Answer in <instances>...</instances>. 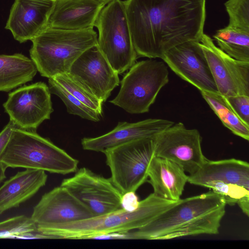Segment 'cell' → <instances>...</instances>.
I'll return each instance as SVG.
<instances>
[{"label":"cell","mask_w":249,"mask_h":249,"mask_svg":"<svg viewBox=\"0 0 249 249\" xmlns=\"http://www.w3.org/2000/svg\"><path fill=\"white\" fill-rule=\"evenodd\" d=\"M124 9L138 57L160 58L173 47L199 42L206 0H125Z\"/></svg>","instance_id":"cell-1"},{"label":"cell","mask_w":249,"mask_h":249,"mask_svg":"<svg viewBox=\"0 0 249 249\" xmlns=\"http://www.w3.org/2000/svg\"><path fill=\"white\" fill-rule=\"evenodd\" d=\"M226 203L210 190L180 199L146 225L125 233V239L168 240L199 234H217Z\"/></svg>","instance_id":"cell-2"},{"label":"cell","mask_w":249,"mask_h":249,"mask_svg":"<svg viewBox=\"0 0 249 249\" xmlns=\"http://www.w3.org/2000/svg\"><path fill=\"white\" fill-rule=\"evenodd\" d=\"M161 198L154 193L140 201L138 208L129 212L121 208L104 215L75 222L56 224L38 231L52 239H85L138 229L151 222L180 200Z\"/></svg>","instance_id":"cell-3"},{"label":"cell","mask_w":249,"mask_h":249,"mask_svg":"<svg viewBox=\"0 0 249 249\" xmlns=\"http://www.w3.org/2000/svg\"><path fill=\"white\" fill-rule=\"evenodd\" d=\"M97 36L93 28L69 30L47 26L31 40L30 58L43 77L67 73L83 52L97 45Z\"/></svg>","instance_id":"cell-4"},{"label":"cell","mask_w":249,"mask_h":249,"mask_svg":"<svg viewBox=\"0 0 249 249\" xmlns=\"http://www.w3.org/2000/svg\"><path fill=\"white\" fill-rule=\"evenodd\" d=\"M5 167L41 170L66 175L77 170L78 161L36 131L13 130L0 156Z\"/></svg>","instance_id":"cell-5"},{"label":"cell","mask_w":249,"mask_h":249,"mask_svg":"<svg viewBox=\"0 0 249 249\" xmlns=\"http://www.w3.org/2000/svg\"><path fill=\"white\" fill-rule=\"evenodd\" d=\"M97 46L118 74L129 69L138 58L134 48L124 2L113 0L101 10L95 23Z\"/></svg>","instance_id":"cell-6"},{"label":"cell","mask_w":249,"mask_h":249,"mask_svg":"<svg viewBox=\"0 0 249 249\" xmlns=\"http://www.w3.org/2000/svg\"><path fill=\"white\" fill-rule=\"evenodd\" d=\"M168 82V70L163 61L150 58L138 62L124 76L119 93L109 102L130 114L147 112Z\"/></svg>","instance_id":"cell-7"},{"label":"cell","mask_w":249,"mask_h":249,"mask_svg":"<svg viewBox=\"0 0 249 249\" xmlns=\"http://www.w3.org/2000/svg\"><path fill=\"white\" fill-rule=\"evenodd\" d=\"M111 180L122 194L135 192L147 181L155 155L153 138L134 140L106 150Z\"/></svg>","instance_id":"cell-8"},{"label":"cell","mask_w":249,"mask_h":249,"mask_svg":"<svg viewBox=\"0 0 249 249\" xmlns=\"http://www.w3.org/2000/svg\"><path fill=\"white\" fill-rule=\"evenodd\" d=\"M66 188L92 213L93 217L118 210L121 207L122 193L110 178L82 167L71 177L64 179Z\"/></svg>","instance_id":"cell-9"},{"label":"cell","mask_w":249,"mask_h":249,"mask_svg":"<svg viewBox=\"0 0 249 249\" xmlns=\"http://www.w3.org/2000/svg\"><path fill=\"white\" fill-rule=\"evenodd\" d=\"M201 140L197 129L187 128L181 122L174 123L153 137L155 155L175 162L191 175L206 158Z\"/></svg>","instance_id":"cell-10"},{"label":"cell","mask_w":249,"mask_h":249,"mask_svg":"<svg viewBox=\"0 0 249 249\" xmlns=\"http://www.w3.org/2000/svg\"><path fill=\"white\" fill-rule=\"evenodd\" d=\"M3 107L17 127L32 131L50 119L53 111L49 87L42 82L24 85L10 92Z\"/></svg>","instance_id":"cell-11"},{"label":"cell","mask_w":249,"mask_h":249,"mask_svg":"<svg viewBox=\"0 0 249 249\" xmlns=\"http://www.w3.org/2000/svg\"><path fill=\"white\" fill-rule=\"evenodd\" d=\"M102 103L120 83L118 73L110 66L97 45L83 52L67 73Z\"/></svg>","instance_id":"cell-12"},{"label":"cell","mask_w":249,"mask_h":249,"mask_svg":"<svg viewBox=\"0 0 249 249\" xmlns=\"http://www.w3.org/2000/svg\"><path fill=\"white\" fill-rule=\"evenodd\" d=\"M161 59L177 75L200 92L218 93L199 42L189 41L177 45L166 52Z\"/></svg>","instance_id":"cell-13"},{"label":"cell","mask_w":249,"mask_h":249,"mask_svg":"<svg viewBox=\"0 0 249 249\" xmlns=\"http://www.w3.org/2000/svg\"><path fill=\"white\" fill-rule=\"evenodd\" d=\"M92 217L90 211L60 185L41 196L34 207L31 218L38 230L50 225L72 222Z\"/></svg>","instance_id":"cell-14"},{"label":"cell","mask_w":249,"mask_h":249,"mask_svg":"<svg viewBox=\"0 0 249 249\" xmlns=\"http://www.w3.org/2000/svg\"><path fill=\"white\" fill-rule=\"evenodd\" d=\"M55 0H15L5 28L19 43L32 40L47 27Z\"/></svg>","instance_id":"cell-15"},{"label":"cell","mask_w":249,"mask_h":249,"mask_svg":"<svg viewBox=\"0 0 249 249\" xmlns=\"http://www.w3.org/2000/svg\"><path fill=\"white\" fill-rule=\"evenodd\" d=\"M174 124L173 121L163 119H147L133 123L120 122L105 134L95 138H84L81 144L84 150L104 153L134 140L153 138Z\"/></svg>","instance_id":"cell-16"},{"label":"cell","mask_w":249,"mask_h":249,"mask_svg":"<svg viewBox=\"0 0 249 249\" xmlns=\"http://www.w3.org/2000/svg\"><path fill=\"white\" fill-rule=\"evenodd\" d=\"M106 5L99 0H55L47 26L69 30L93 28Z\"/></svg>","instance_id":"cell-17"},{"label":"cell","mask_w":249,"mask_h":249,"mask_svg":"<svg viewBox=\"0 0 249 249\" xmlns=\"http://www.w3.org/2000/svg\"><path fill=\"white\" fill-rule=\"evenodd\" d=\"M147 182L157 196L167 200L178 201L188 182V175L178 164L168 160L155 156L148 170Z\"/></svg>","instance_id":"cell-18"},{"label":"cell","mask_w":249,"mask_h":249,"mask_svg":"<svg viewBox=\"0 0 249 249\" xmlns=\"http://www.w3.org/2000/svg\"><path fill=\"white\" fill-rule=\"evenodd\" d=\"M45 171L32 169L18 172L0 187V214L17 208L45 185Z\"/></svg>","instance_id":"cell-19"},{"label":"cell","mask_w":249,"mask_h":249,"mask_svg":"<svg viewBox=\"0 0 249 249\" xmlns=\"http://www.w3.org/2000/svg\"><path fill=\"white\" fill-rule=\"evenodd\" d=\"M212 180L249 188V164L234 158L218 160L206 158L197 171L188 175V182L201 187L204 183Z\"/></svg>","instance_id":"cell-20"},{"label":"cell","mask_w":249,"mask_h":249,"mask_svg":"<svg viewBox=\"0 0 249 249\" xmlns=\"http://www.w3.org/2000/svg\"><path fill=\"white\" fill-rule=\"evenodd\" d=\"M37 72L31 58L24 54H0V91L8 92L31 81Z\"/></svg>","instance_id":"cell-21"},{"label":"cell","mask_w":249,"mask_h":249,"mask_svg":"<svg viewBox=\"0 0 249 249\" xmlns=\"http://www.w3.org/2000/svg\"><path fill=\"white\" fill-rule=\"evenodd\" d=\"M199 44L207 59L218 93L224 96L238 95L229 69L223 58V51L204 33L201 36Z\"/></svg>","instance_id":"cell-22"},{"label":"cell","mask_w":249,"mask_h":249,"mask_svg":"<svg viewBox=\"0 0 249 249\" xmlns=\"http://www.w3.org/2000/svg\"><path fill=\"white\" fill-rule=\"evenodd\" d=\"M218 48L237 60L249 62V32L227 26L213 36Z\"/></svg>","instance_id":"cell-23"},{"label":"cell","mask_w":249,"mask_h":249,"mask_svg":"<svg viewBox=\"0 0 249 249\" xmlns=\"http://www.w3.org/2000/svg\"><path fill=\"white\" fill-rule=\"evenodd\" d=\"M203 99L221 121L234 135L249 140V126L244 124L219 93L201 91Z\"/></svg>","instance_id":"cell-24"},{"label":"cell","mask_w":249,"mask_h":249,"mask_svg":"<svg viewBox=\"0 0 249 249\" xmlns=\"http://www.w3.org/2000/svg\"><path fill=\"white\" fill-rule=\"evenodd\" d=\"M201 187L220 195L226 204L233 206L237 204L243 213L249 215V188L243 186L212 180L204 183Z\"/></svg>","instance_id":"cell-25"},{"label":"cell","mask_w":249,"mask_h":249,"mask_svg":"<svg viewBox=\"0 0 249 249\" xmlns=\"http://www.w3.org/2000/svg\"><path fill=\"white\" fill-rule=\"evenodd\" d=\"M48 79L50 92L56 95L62 100L69 113L94 122L100 121L101 115L74 97L52 78Z\"/></svg>","instance_id":"cell-26"},{"label":"cell","mask_w":249,"mask_h":249,"mask_svg":"<svg viewBox=\"0 0 249 249\" xmlns=\"http://www.w3.org/2000/svg\"><path fill=\"white\" fill-rule=\"evenodd\" d=\"M51 78L84 104L102 116L103 103L82 88L67 73Z\"/></svg>","instance_id":"cell-27"},{"label":"cell","mask_w":249,"mask_h":249,"mask_svg":"<svg viewBox=\"0 0 249 249\" xmlns=\"http://www.w3.org/2000/svg\"><path fill=\"white\" fill-rule=\"evenodd\" d=\"M228 26L249 32V0H228L225 3Z\"/></svg>","instance_id":"cell-28"},{"label":"cell","mask_w":249,"mask_h":249,"mask_svg":"<svg viewBox=\"0 0 249 249\" xmlns=\"http://www.w3.org/2000/svg\"><path fill=\"white\" fill-rule=\"evenodd\" d=\"M36 230L37 228L31 217L18 215L0 222V239H12L16 235Z\"/></svg>","instance_id":"cell-29"},{"label":"cell","mask_w":249,"mask_h":249,"mask_svg":"<svg viewBox=\"0 0 249 249\" xmlns=\"http://www.w3.org/2000/svg\"><path fill=\"white\" fill-rule=\"evenodd\" d=\"M222 96L238 118L249 126V96L236 95Z\"/></svg>","instance_id":"cell-30"},{"label":"cell","mask_w":249,"mask_h":249,"mask_svg":"<svg viewBox=\"0 0 249 249\" xmlns=\"http://www.w3.org/2000/svg\"><path fill=\"white\" fill-rule=\"evenodd\" d=\"M121 204L122 209L132 212L138 208L140 201L135 192H128L122 195Z\"/></svg>","instance_id":"cell-31"},{"label":"cell","mask_w":249,"mask_h":249,"mask_svg":"<svg viewBox=\"0 0 249 249\" xmlns=\"http://www.w3.org/2000/svg\"><path fill=\"white\" fill-rule=\"evenodd\" d=\"M16 125L11 121L4 126L0 132V156L8 142Z\"/></svg>","instance_id":"cell-32"},{"label":"cell","mask_w":249,"mask_h":249,"mask_svg":"<svg viewBox=\"0 0 249 249\" xmlns=\"http://www.w3.org/2000/svg\"><path fill=\"white\" fill-rule=\"evenodd\" d=\"M6 167L0 162V183L6 178L5 171Z\"/></svg>","instance_id":"cell-33"},{"label":"cell","mask_w":249,"mask_h":249,"mask_svg":"<svg viewBox=\"0 0 249 249\" xmlns=\"http://www.w3.org/2000/svg\"><path fill=\"white\" fill-rule=\"evenodd\" d=\"M101 0L103 2H104V3H105L107 4L113 0Z\"/></svg>","instance_id":"cell-34"}]
</instances>
